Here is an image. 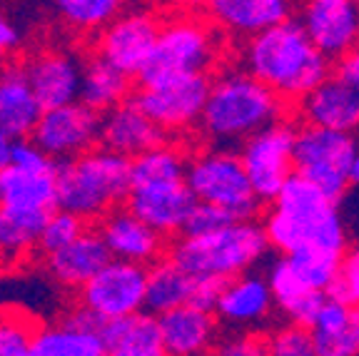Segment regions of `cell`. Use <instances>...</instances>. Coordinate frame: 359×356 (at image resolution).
Returning <instances> with one entry per match:
<instances>
[{
	"label": "cell",
	"mask_w": 359,
	"mask_h": 356,
	"mask_svg": "<svg viewBox=\"0 0 359 356\" xmlns=\"http://www.w3.org/2000/svg\"><path fill=\"white\" fill-rule=\"evenodd\" d=\"M290 102L250 75L245 67H230L212 78L200 130L217 147L242 145L259 130L287 117Z\"/></svg>",
	"instance_id": "3"
},
{
	"label": "cell",
	"mask_w": 359,
	"mask_h": 356,
	"mask_svg": "<svg viewBox=\"0 0 359 356\" xmlns=\"http://www.w3.org/2000/svg\"><path fill=\"white\" fill-rule=\"evenodd\" d=\"M197 197L187 179H163L130 187L128 207L165 237L182 234Z\"/></svg>",
	"instance_id": "15"
},
{
	"label": "cell",
	"mask_w": 359,
	"mask_h": 356,
	"mask_svg": "<svg viewBox=\"0 0 359 356\" xmlns=\"http://www.w3.org/2000/svg\"><path fill=\"white\" fill-rule=\"evenodd\" d=\"M275 309V294L267 277L245 272L224 282L215 314L232 331H255L272 317Z\"/></svg>",
	"instance_id": "17"
},
{
	"label": "cell",
	"mask_w": 359,
	"mask_h": 356,
	"mask_svg": "<svg viewBox=\"0 0 359 356\" xmlns=\"http://www.w3.org/2000/svg\"><path fill=\"white\" fill-rule=\"evenodd\" d=\"M125 3L128 0H53V8L70 28L95 33L125 11Z\"/></svg>",
	"instance_id": "34"
},
{
	"label": "cell",
	"mask_w": 359,
	"mask_h": 356,
	"mask_svg": "<svg viewBox=\"0 0 359 356\" xmlns=\"http://www.w3.org/2000/svg\"><path fill=\"white\" fill-rule=\"evenodd\" d=\"M285 256L290 259L292 267L297 269V274L304 282L312 284L314 289H322L330 294V287L334 284L337 274H339L344 254L317 249V247H302V249H294Z\"/></svg>",
	"instance_id": "35"
},
{
	"label": "cell",
	"mask_w": 359,
	"mask_h": 356,
	"mask_svg": "<svg viewBox=\"0 0 359 356\" xmlns=\"http://www.w3.org/2000/svg\"><path fill=\"white\" fill-rule=\"evenodd\" d=\"M110 356H163L165 339L160 317L150 309L128 314V317L107 319L100 331Z\"/></svg>",
	"instance_id": "25"
},
{
	"label": "cell",
	"mask_w": 359,
	"mask_h": 356,
	"mask_svg": "<svg viewBox=\"0 0 359 356\" xmlns=\"http://www.w3.org/2000/svg\"><path fill=\"white\" fill-rule=\"evenodd\" d=\"M357 150L354 132L299 125L294 142V172L320 184L332 200L339 202L352 184L349 170Z\"/></svg>",
	"instance_id": "8"
},
{
	"label": "cell",
	"mask_w": 359,
	"mask_h": 356,
	"mask_svg": "<svg viewBox=\"0 0 359 356\" xmlns=\"http://www.w3.org/2000/svg\"><path fill=\"white\" fill-rule=\"evenodd\" d=\"M157 35H160V20L155 15L145 11L120 13L102 30L97 55L128 73L130 78H137L155 48Z\"/></svg>",
	"instance_id": "14"
},
{
	"label": "cell",
	"mask_w": 359,
	"mask_h": 356,
	"mask_svg": "<svg viewBox=\"0 0 359 356\" xmlns=\"http://www.w3.org/2000/svg\"><path fill=\"white\" fill-rule=\"evenodd\" d=\"M83 70L85 65L73 53L62 50L38 53L25 62V75L43 110L80 100Z\"/></svg>",
	"instance_id": "19"
},
{
	"label": "cell",
	"mask_w": 359,
	"mask_h": 356,
	"mask_svg": "<svg viewBox=\"0 0 359 356\" xmlns=\"http://www.w3.org/2000/svg\"><path fill=\"white\" fill-rule=\"evenodd\" d=\"M102 240L115 259H128L137 264H155L163 259L168 242L165 234L137 217L130 207H112L97 219Z\"/></svg>",
	"instance_id": "16"
},
{
	"label": "cell",
	"mask_w": 359,
	"mask_h": 356,
	"mask_svg": "<svg viewBox=\"0 0 359 356\" xmlns=\"http://www.w3.org/2000/svg\"><path fill=\"white\" fill-rule=\"evenodd\" d=\"M212 78L208 73H187L140 85L135 100L165 132H182L200 125L202 110L208 105Z\"/></svg>",
	"instance_id": "10"
},
{
	"label": "cell",
	"mask_w": 359,
	"mask_h": 356,
	"mask_svg": "<svg viewBox=\"0 0 359 356\" xmlns=\"http://www.w3.org/2000/svg\"><path fill=\"white\" fill-rule=\"evenodd\" d=\"M352 314H354L352 304H347V301L339 299V296L327 294L322 309L317 312L314 322L309 324L317 356H352V354H357V346H354Z\"/></svg>",
	"instance_id": "28"
},
{
	"label": "cell",
	"mask_w": 359,
	"mask_h": 356,
	"mask_svg": "<svg viewBox=\"0 0 359 356\" xmlns=\"http://www.w3.org/2000/svg\"><path fill=\"white\" fill-rule=\"evenodd\" d=\"M240 65L290 105L334 73L332 60L309 40L294 18L247 38L240 50Z\"/></svg>",
	"instance_id": "1"
},
{
	"label": "cell",
	"mask_w": 359,
	"mask_h": 356,
	"mask_svg": "<svg viewBox=\"0 0 359 356\" xmlns=\"http://www.w3.org/2000/svg\"><path fill=\"white\" fill-rule=\"evenodd\" d=\"M197 274L187 272L180 267L172 256L157 259L147 269V294H145V309L152 314L170 312L180 304H190L195 294Z\"/></svg>",
	"instance_id": "30"
},
{
	"label": "cell",
	"mask_w": 359,
	"mask_h": 356,
	"mask_svg": "<svg viewBox=\"0 0 359 356\" xmlns=\"http://www.w3.org/2000/svg\"><path fill=\"white\" fill-rule=\"evenodd\" d=\"M11 155H13V139L0 132V170L6 167V165H11Z\"/></svg>",
	"instance_id": "47"
},
{
	"label": "cell",
	"mask_w": 359,
	"mask_h": 356,
	"mask_svg": "<svg viewBox=\"0 0 359 356\" xmlns=\"http://www.w3.org/2000/svg\"><path fill=\"white\" fill-rule=\"evenodd\" d=\"M85 222H88V219H83L80 214H75V212L55 207V210L50 212L48 222H45L43 232H40L38 249L43 252L45 256L62 249V247L70 245L75 237H80V234L85 232Z\"/></svg>",
	"instance_id": "36"
},
{
	"label": "cell",
	"mask_w": 359,
	"mask_h": 356,
	"mask_svg": "<svg viewBox=\"0 0 359 356\" xmlns=\"http://www.w3.org/2000/svg\"><path fill=\"white\" fill-rule=\"evenodd\" d=\"M147 267L128 259H115L80 289V304L90 306L102 319L128 317L145 309Z\"/></svg>",
	"instance_id": "12"
},
{
	"label": "cell",
	"mask_w": 359,
	"mask_h": 356,
	"mask_svg": "<svg viewBox=\"0 0 359 356\" xmlns=\"http://www.w3.org/2000/svg\"><path fill=\"white\" fill-rule=\"evenodd\" d=\"M337 205L339 202L332 200L320 184L294 172L280 189V195L269 202L262 219L269 247L282 254L302 247L344 254L349 249V240Z\"/></svg>",
	"instance_id": "2"
},
{
	"label": "cell",
	"mask_w": 359,
	"mask_h": 356,
	"mask_svg": "<svg viewBox=\"0 0 359 356\" xmlns=\"http://www.w3.org/2000/svg\"><path fill=\"white\" fill-rule=\"evenodd\" d=\"M334 75L349 83L354 90H359V45H354L352 50H347L342 57L334 60Z\"/></svg>",
	"instance_id": "44"
},
{
	"label": "cell",
	"mask_w": 359,
	"mask_h": 356,
	"mask_svg": "<svg viewBox=\"0 0 359 356\" xmlns=\"http://www.w3.org/2000/svg\"><path fill=\"white\" fill-rule=\"evenodd\" d=\"M349 179H352V184H359V150H357V155H354L352 170H349Z\"/></svg>",
	"instance_id": "49"
},
{
	"label": "cell",
	"mask_w": 359,
	"mask_h": 356,
	"mask_svg": "<svg viewBox=\"0 0 359 356\" xmlns=\"http://www.w3.org/2000/svg\"><path fill=\"white\" fill-rule=\"evenodd\" d=\"M232 222H237V217L230 210L212 205V202L197 200V205L192 207V212H190V217H187L182 234H208L219 227H227V224H232Z\"/></svg>",
	"instance_id": "39"
},
{
	"label": "cell",
	"mask_w": 359,
	"mask_h": 356,
	"mask_svg": "<svg viewBox=\"0 0 359 356\" xmlns=\"http://www.w3.org/2000/svg\"><path fill=\"white\" fill-rule=\"evenodd\" d=\"M133 187V157L110 147H93L57 165V207L100 219L105 212L128 202Z\"/></svg>",
	"instance_id": "4"
},
{
	"label": "cell",
	"mask_w": 359,
	"mask_h": 356,
	"mask_svg": "<svg viewBox=\"0 0 359 356\" xmlns=\"http://www.w3.org/2000/svg\"><path fill=\"white\" fill-rule=\"evenodd\" d=\"M102 112L88 102L75 100L67 105L48 107L40 115L30 137L57 162L78 157L100 142Z\"/></svg>",
	"instance_id": "11"
},
{
	"label": "cell",
	"mask_w": 359,
	"mask_h": 356,
	"mask_svg": "<svg viewBox=\"0 0 359 356\" xmlns=\"http://www.w3.org/2000/svg\"><path fill=\"white\" fill-rule=\"evenodd\" d=\"M172 6L182 8L187 13H200V11H208L212 6V0H172Z\"/></svg>",
	"instance_id": "46"
},
{
	"label": "cell",
	"mask_w": 359,
	"mask_h": 356,
	"mask_svg": "<svg viewBox=\"0 0 359 356\" xmlns=\"http://www.w3.org/2000/svg\"><path fill=\"white\" fill-rule=\"evenodd\" d=\"M294 142L297 128L285 117L240 145V157L262 205L275 200L287 179L294 174Z\"/></svg>",
	"instance_id": "9"
},
{
	"label": "cell",
	"mask_w": 359,
	"mask_h": 356,
	"mask_svg": "<svg viewBox=\"0 0 359 356\" xmlns=\"http://www.w3.org/2000/svg\"><path fill=\"white\" fill-rule=\"evenodd\" d=\"M217 53L219 43L212 25L192 15L172 18L160 25L155 48L137 80L140 85H152L175 75L210 73V67L217 60Z\"/></svg>",
	"instance_id": "6"
},
{
	"label": "cell",
	"mask_w": 359,
	"mask_h": 356,
	"mask_svg": "<svg viewBox=\"0 0 359 356\" xmlns=\"http://www.w3.org/2000/svg\"><path fill=\"white\" fill-rule=\"evenodd\" d=\"M35 329L18 312L0 314V356H28Z\"/></svg>",
	"instance_id": "38"
},
{
	"label": "cell",
	"mask_w": 359,
	"mask_h": 356,
	"mask_svg": "<svg viewBox=\"0 0 359 356\" xmlns=\"http://www.w3.org/2000/svg\"><path fill=\"white\" fill-rule=\"evenodd\" d=\"M294 117L299 125H314V128L342 130V132H357L359 130V90L344 83L339 75L332 73L312 88L302 100L294 102Z\"/></svg>",
	"instance_id": "18"
},
{
	"label": "cell",
	"mask_w": 359,
	"mask_h": 356,
	"mask_svg": "<svg viewBox=\"0 0 359 356\" xmlns=\"http://www.w3.org/2000/svg\"><path fill=\"white\" fill-rule=\"evenodd\" d=\"M217 351L227 356H259L267 354L264 339L255 336L252 331H235L232 336H227L224 341H217Z\"/></svg>",
	"instance_id": "42"
},
{
	"label": "cell",
	"mask_w": 359,
	"mask_h": 356,
	"mask_svg": "<svg viewBox=\"0 0 359 356\" xmlns=\"http://www.w3.org/2000/svg\"><path fill=\"white\" fill-rule=\"evenodd\" d=\"M18 43H20V35H18L15 25L0 13V60L11 55L18 48Z\"/></svg>",
	"instance_id": "45"
},
{
	"label": "cell",
	"mask_w": 359,
	"mask_h": 356,
	"mask_svg": "<svg viewBox=\"0 0 359 356\" xmlns=\"http://www.w3.org/2000/svg\"><path fill=\"white\" fill-rule=\"evenodd\" d=\"M187 162H190V157H185V152L180 147L163 142V145L133 157V184L187 179Z\"/></svg>",
	"instance_id": "33"
},
{
	"label": "cell",
	"mask_w": 359,
	"mask_h": 356,
	"mask_svg": "<svg viewBox=\"0 0 359 356\" xmlns=\"http://www.w3.org/2000/svg\"><path fill=\"white\" fill-rule=\"evenodd\" d=\"M11 162L13 165H20V167H28V170H55L57 167L55 157L48 155L33 137L13 139Z\"/></svg>",
	"instance_id": "41"
},
{
	"label": "cell",
	"mask_w": 359,
	"mask_h": 356,
	"mask_svg": "<svg viewBox=\"0 0 359 356\" xmlns=\"http://www.w3.org/2000/svg\"><path fill=\"white\" fill-rule=\"evenodd\" d=\"M330 294L339 296L352 306H359V245L344 252L342 267L330 287Z\"/></svg>",
	"instance_id": "40"
},
{
	"label": "cell",
	"mask_w": 359,
	"mask_h": 356,
	"mask_svg": "<svg viewBox=\"0 0 359 356\" xmlns=\"http://www.w3.org/2000/svg\"><path fill=\"white\" fill-rule=\"evenodd\" d=\"M170 356H200L217 349V314L195 304H180L157 314Z\"/></svg>",
	"instance_id": "21"
},
{
	"label": "cell",
	"mask_w": 359,
	"mask_h": 356,
	"mask_svg": "<svg viewBox=\"0 0 359 356\" xmlns=\"http://www.w3.org/2000/svg\"><path fill=\"white\" fill-rule=\"evenodd\" d=\"M130 88H133L130 75L110 65L105 57L97 55L90 62H85L80 100L88 102L90 107H95L97 112H107L128 100Z\"/></svg>",
	"instance_id": "31"
},
{
	"label": "cell",
	"mask_w": 359,
	"mask_h": 356,
	"mask_svg": "<svg viewBox=\"0 0 359 356\" xmlns=\"http://www.w3.org/2000/svg\"><path fill=\"white\" fill-rule=\"evenodd\" d=\"M53 210L0 205V264H15L38 247L40 232Z\"/></svg>",
	"instance_id": "29"
},
{
	"label": "cell",
	"mask_w": 359,
	"mask_h": 356,
	"mask_svg": "<svg viewBox=\"0 0 359 356\" xmlns=\"http://www.w3.org/2000/svg\"><path fill=\"white\" fill-rule=\"evenodd\" d=\"M269 249L272 247L262 224L255 219H237L208 234H182L170 247V256L197 277H217L227 282L250 272Z\"/></svg>",
	"instance_id": "5"
},
{
	"label": "cell",
	"mask_w": 359,
	"mask_h": 356,
	"mask_svg": "<svg viewBox=\"0 0 359 356\" xmlns=\"http://www.w3.org/2000/svg\"><path fill=\"white\" fill-rule=\"evenodd\" d=\"M187 184L200 202L230 210L237 219H255L262 200L255 192L240 152L230 147H210L190 157Z\"/></svg>",
	"instance_id": "7"
},
{
	"label": "cell",
	"mask_w": 359,
	"mask_h": 356,
	"mask_svg": "<svg viewBox=\"0 0 359 356\" xmlns=\"http://www.w3.org/2000/svg\"><path fill=\"white\" fill-rule=\"evenodd\" d=\"M110 259L112 254L100 229H85L70 245L45 256V267L57 284L67 289H83Z\"/></svg>",
	"instance_id": "22"
},
{
	"label": "cell",
	"mask_w": 359,
	"mask_h": 356,
	"mask_svg": "<svg viewBox=\"0 0 359 356\" xmlns=\"http://www.w3.org/2000/svg\"><path fill=\"white\" fill-rule=\"evenodd\" d=\"M267 282L272 287V294H275L277 309L287 322L307 324L309 327L327 299V292L314 289L312 284L304 282L285 254L277 262H272Z\"/></svg>",
	"instance_id": "26"
},
{
	"label": "cell",
	"mask_w": 359,
	"mask_h": 356,
	"mask_svg": "<svg viewBox=\"0 0 359 356\" xmlns=\"http://www.w3.org/2000/svg\"><path fill=\"white\" fill-rule=\"evenodd\" d=\"M107 354L105 341L95 331H78L65 324L38 329L30 356H102Z\"/></svg>",
	"instance_id": "32"
},
{
	"label": "cell",
	"mask_w": 359,
	"mask_h": 356,
	"mask_svg": "<svg viewBox=\"0 0 359 356\" xmlns=\"http://www.w3.org/2000/svg\"><path fill=\"white\" fill-rule=\"evenodd\" d=\"M297 20L332 62L359 45V0H302Z\"/></svg>",
	"instance_id": "13"
},
{
	"label": "cell",
	"mask_w": 359,
	"mask_h": 356,
	"mask_svg": "<svg viewBox=\"0 0 359 356\" xmlns=\"http://www.w3.org/2000/svg\"><path fill=\"white\" fill-rule=\"evenodd\" d=\"M210 20L232 38H252L292 18V0H212Z\"/></svg>",
	"instance_id": "23"
},
{
	"label": "cell",
	"mask_w": 359,
	"mask_h": 356,
	"mask_svg": "<svg viewBox=\"0 0 359 356\" xmlns=\"http://www.w3.org/2000/svg\"><path fill=\"white\" fill-rule=\"evenodd\" d=\"M267 354L272 356H314V336L312 329L307 324H294L287 322L285 327L269 331V336L264 339Z\"/></svg>",
	"instance_id": "37"
},
{
	"label": "cell",
	"mask_w": 359,
	"mask_h": 356,
	"mask_svg": "<svg viewBox=\"0 0 359 356\" xmlns=\"http://www.w3.org/2000/svg\"><path fill=\"white\" fill-rule=\"evenodd\" d=\"M43 115V105L35 97L25 67L0 70V132L11 139L30 137Z\"/></svg>",
	"instance_id": "24"
},
{
	"label": "cell",
	"mask_w": 359,
	"mask_h": 356,
	"mask_svg": "<svg viewBox=\"0 0 359 356\" xmlns=\"http://www.w3.org/2000/svg\"><path fill=\"white\" fill-rule=\"evenodd\" d=\"M105 322L107 319H102L97 312H93L90 306L80 304V306H75V309H70V312L62 317L60 324H65V327H70V329H78V331H95V334H100Z\"/></svg>",
	"instance_id": "43"
},
{
	"label": "cell",
	"mask_w": 359,
	"mask_h": 356,
	"mask_svg": "<svg viewBox=\"0 0 359 356\" xmlns=\"http://www.w3.org/2000/svg\"><path fill=\"white\" fill-rule=\"evenodd\" d=\"M60 165V162H57ZM0 205L25 210H55L57 207V167L28 170L6 165L0 170Z\"/></svg>",
	"instance_id": "27"
},
{
	"label": "cell",
	"mask_w": 359,
	"mask_h": 356,
	"mask_svg": "<svg viewBox=\"0 0 359 356\" xmlns=\"http://www.w3.org/2000/svg\"><path fill=\"white\" fill-rule=\"evenodd\" d=\"M352 329H354V346H357V354H359V306H354V314H352Z\"/></svg>",
	"instance_id": "48"
},
{
	"label": "cell",
	"mask_w": 359,
	"mask_h": 356,
	"mask_svg": "<svg viewBox=\"0 0 359 356\" xmlns=\"http://www.w3.org/2000/svg\"><path fill=\"white\" fill-rule=\"evenodd\" d=\"M163 142H168V132L142 110L135 97L102 112L100 145L120 155L137 157Z\"/></svg>",
	"instance_id": "20"
}]
</instances>
